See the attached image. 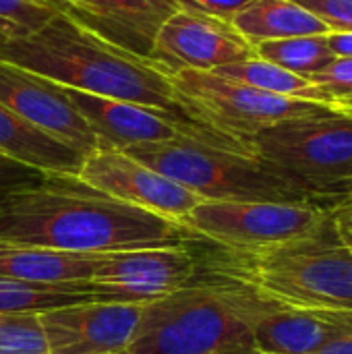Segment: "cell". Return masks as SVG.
<instances>
[{
  "instance_id": "1",
  "label": "cell",
  "mask_w": 352,
  "mask_h": 354,
  "mask_svg": "<svg viewBox=\"0 0 352 354\" xmlns=\"http://www.w3.org/2000/svg\"><path fill=\"white\" fill-rule=\"evenodd\" d=\"M0 60L79 91L160 110L195 141L257 158L251 145L214 127L203 110L176 89L166 68L98 37L60 12L39 29L0 44Z\"/></svg>"
},
{
  "instance_id": "2",
  "label": "cell",
  "mask_w": 352,
  "mask_h": 354,
  "mask_svg": "<svg viewBox=\"0 0 352 354\" xmlns=\"http://www.w3.org/2000/svg\"><path fill=\"white\" fill-rule=\"evenodd\" d=\"M191 234L71 174L0 195V239L73 255L180 247Z\"/></svg>"
},
{
  "instance_id": "3",
  "label": "cell",
  "mask_w": 352,
  "mask_h": 354,
  "mask_svg": "<svg viewBox=\"0 0 352 354\" xmlns=\"http://www.w3.org/2000/svg\"><path fill=\"white\" fill-rule=\"evenodd\" d=\"M205 276L234 282L261 301L295 311L352 315V251L330 222L311 239L251 251H212Z\"/></svg>"
},
{
  "instance_id": "4",
  "label": "cell",
  "mask_w": 352,
  "mask_h": 354,
  "mask_svg": "<svg viewBox=\"0 0 352 354\" xmlns=\"http://www.w3.org/2000/svg\"><path fill=\"white\" fill-rule=\"evenodd\" d=\"M266 301L207 276L141 305L127 354H216L253 348L251 322Z\"/></svg>"
},
{
  "instance_id": "5",
  "label": "cell",
  "mask_w": 352,
  "mask_h": 354,
  "mask_svg": "<svg viewBox=\"0 0 352 354\" xmlns=\"http://www.w3.org/2000/svg\"><path fill=\"white\" fill-rule=\"evenodd\" d=\"M124 153L189 189L201 201L315 203L259 158L212 147L185 135L172 141L135 145Z\"/></svg>"
},
{
  "instance_id": "6",
  "label": "cell",
  "mask_w": 352,
  "mask_h": 354,
  "mask_svg": "<svg viewBox=\"0 0 352 354\" xmlns=\"http://www.w3.org/2000/svg\"><path fill=\"white\" fill-rule=\"evenodd\" d=\"M255 156L330 212L352 195V116L328 112L276 122L253 137Z\"/></svg>"
},
{
  "instance_id": "7",
  "label": "cell",
  "mask_w": 352,
  "mask_h": 354,
  "mask_svg": "<svg viewBox=\"0 0 352 354\" xmlns=\"http://www.w3.org/2000/svg\"><path fill=\"white\" fill-rule=\"evenodd\" d=\"M332 212L317 203L284 201H201L183 228L220 249L251 251L315 236Z\"/></svg>"
},
{
  "instance_id": "8",
  "label": "cell",
  "mask_w": 352,
  "mask_h": 354,
  "mask_svg": "<svg viewBox=\"0 0 352 354\" xmlns=\"http://www.w3.org/2000/svg\"><path fill=\"white\" fill-rule=\"evenodd\" d=\"M172 81L183 95L203 110L214 127L251 147L253 137L266 127L334 112L328 104L276 95L205 71H178L172 75Z\"/></svg>"
},
{
  "instance_id": "9",
  "label": "cell",
  "mask_w": 352,
  "mask_h": 354,
  "mask_svg": "<svg viewBox=\"0 0 352 354\" xmlns=\"http://www.w3.org/2000/svg\"><path fill=\"white\" fill-rule=\"evenodd\" d=\"M199 274V261L180 247L100 253L87 280L100 303L145 305L168 297Z\"/></svg>"
},
{
  "instance_id": "10",
  "label": "cell",
  "mask_w": 352,
  "mask_h": 354,
  "mask_svg": "<svg viewBox=\"0 0 352 354\" xmlns=\"http://www.w3.org/2000/svg\"><path fill=\"white\" fill-rule=\"evenodd\" d=\"M79 178L114 199L156 214L178 226L201 203V199L178 183L151 170L118 149H98L81 166Z\"/></svg>"
},
{
  "instance_id": "11",
  "label": "cell",
  "mask_w": 352,
  "mask_h": 354,
  "mask_svg": "<svg viewBox=\"0 0 352 354\" xmlns=\"http://www.w3.org/2000/svg\"><path fill=\"white\" fill-rule=\"evenodd\" d=\"M255 56V48L230 23L178 10L160 27L149 58L174 75L178 71L214 73Z\"/></svg>"
},
{
  "instance_id": "12",
  "label": "cell",
  "mask_w": 352,
  "mask_h": 354,
  "mask_svg": "<svg viewBox=\"0 0 352 354\" xmlns=\"http://www.w3.org/2000/svg\"><path fill=\"white\" fill-rule=\"evenodd\" d=\"M0 104L85 158L100 149L98 135L58 83L6 60H0Z\"/></svg>"
},
{
  "instance_id": "13",
  "label": "cell",
  "mask_w": 352,
  "mask_h": 354,
  "mask_svg": "<svg viewBox=\"0 0 352 354\" xmlns=\"http://www.w3.org/2000/svg\"><path fill=\"white\" fill-rule=\"evenodd\" d=\"M37 315L50 354H118L133 340L141 305L89 301Z\"/></svg>"
},
{
  "instance_id": "14",
  "label": "cell",
  "mask_w": 352,
  "mask_h": 354,
  "mask_svg": "<svg viewBox=\"0 0 352 354\" xmlns=\"http://www.w3.org/2000/svg\"><path fill=\"white\" fill-rule=\"evenodd\" d=\"M54 6L83 29L143 58L151 56L160 27L180 10L176 0H83L81 6L60 0Z\"/></svg>"
},
{
  "instance_id": "15",
  "label": "cell",
  "mask_w": 352,
  "mask_h": 354,
  "mask_svg": "<svg viewBox=\"0 0 352 354\" xmlns=\"http://www.w3.org/2000/svg\"><path fill=\"white\" fill-rule=\"evenodd\" d=\"M60 89L98 135L100 149L124 151L143 143L172 141L183 135L191 137L174 118L160 110L93 95L66 85H60Z\"/></svg>"
},
{
  "instance_id": "16",
  "label": "cell",
  "mask_w": 352,
  "mask_h": 354,
  "mask_svg": "<svg viewBox=\"0 0 352 354\" xmlns=\"http://www.w3.org/2000/svg\"><path fill=\"white\" fill-rule=\"evenodd\" d=\"M253 348L261 354H315L352 336V315H322L263 303L251 322Z\"/></svg>"
},
{
  "instance_id": "17",
  "label": "cell",
  "mask_w": 352,
  "mask_h": 354,
  "mask_svg": "<svg viewBox=\"0 0 352 354\" xmlns=\"http://www.w3.org/2000/svg\"><path fill=\"white\" fill-rule=\"evenodd\" d=\"M0 153L44 174L79 176L85 156L0 104Z\"/></svg>"
},
{
  "instance_id": "18",
  "label": "cell",
  "mask_w": 352,
  "mask_h": 354,
  "mask_svg": "<svg viewBox=\"0 0 352 354\" xmlns=\"http://www.w3.org/2000/svg\"><path fill=\"white\" fill-rule=\"evenodd\" d=\"M98 255H73L15 245L0 239V280L35 284L87 282Z\"/></svg>"
},
{
  "instance_id": "19",
  "label": "cell",
  "mask_w": 352,
  "mask_h": 354,
  "mask_svg": "<svg viewBox=\"0 0 352 354\" xmlns=\"http://www.w3.org/2000/svg\"><path fill=\"white\" fill-rule=\"evenodd\" d=\"M232 27L255 48L261 41L328 35V27L293 0H253L234 19Z\"/></svg>"
},
{
  "instance_id": "20",
  "label": "cell",
  "mask_w": 352,
  "mask_h": 354,
  "mask_svg": "<svg viewBox=\"0 0 352 354\" xmlns=\"http://www.w3.org/2000/svg\"><path fill=\"white\" fill-rule=\"evenodd\" d=\"M214 73L224 77V79L239 81V83L276 93V95L315 102V104H328L334 108V100L324 89H319L317 85H313L305 77H299V75H295V73H290L278 64H272L259 56L243 60V62L220 66Z\"/></svg>"
},
{
  "instance_id": "21",
  "label": "cell",
  "mask_w": 352,
  "mask_h": 354,
  "mask_svg": "<svg viewBox=\"0 0 352 354\" xmlns=\"http://www.w3.org/2000/svg\"><path fill=\"white\" fill-rule=\"evenodd\" d=\"M98 301L87 282L79 284H35L0 280V313L46 311L64 305Z\"/></svg>"
},
{
  "instance_id": "22",
  "label": "cell",
  "mask_w": 352,
  "mask_h": 354,
  "mask_svg": "<svg viewBox=\"0 0 352 354\" xmlns=\"http://www.w3.org/2000/svg\"><path fill=\"white\" fill-rule=\"evenodd\" d=\"M259 58L278 64L299 77H313L336 60L330 50L328 35H305L288 39H272L255 46Z\"/></svg>"
},
{
  "instance_id": "23",
  "label": "cell",
  "mask_w": 352,
  "mask_h": 354,
  "mask_svg": "<svg viewBox=\"0 0 352 354\" xmlns=\"http://www.w3.org/2000/svg\"><path fill=\"white\" fill-rule=\"evenodd\" d=\"M0 354H50L37 313H0Z\"/></svg>"
},
{
  "instance_id": "24",
  "label": "cell",
  "mask_w": 352,
  "mask_h": 354,
  "mask_svg": "<svg viewBox=\"0 0 352 354\" xmlns=\"http://www.w3.org/2000/svg\"><path fill=\"white\" fill-rule=\"evenodd\" d=\"M54 15H58L44 0H0V19L19 25L25 33L39 29Z\"/></svg>"
},
{
  "instance_id": "25",
  "label": "cell",
  "mask_w": 352,
  "mask_h": 354,
  "mask_svg": "<svg viewBox=\"0 0 352 354\" xmlns=\"http://www.w3.org/2000/svg\"><path fill=\"white\" fill-rule=\"evenodd\" d=\"M315 19H319L330 33H352V0H293Z\"/></svg>"
},
{
  "instance_id": "26",
  "label": "cell",
  "mask_w": 352,
  "mask_h": 354,
  "mask_svg": "<svg viewBox=\"0 0 352 354\" xmlns=\"http://www.w3.org/2000/svg\"><path fill=\"white\" fill-rule=\"evenodd\" d=\"M313 85L324 89L334 102L352 93V56L351 58H336L324 71L309 77Z\"/></svg>"
},
{
  "instance_id": "27",
  "label": "cell",
  "mask_w": 352,
  "mask_h": 354,
  "mask_svg": "<svg viewBox=\"0 0 352 354\" xmlns=\"http://www.w3.org/2000/svg\"><path fill=\"white\" fill-rule=\"evenodd\" d=\"M46 174L0 153V195L37 185Z\"/></svg>"
},
{
  "instance_id": "28",
  "label": "cell",
  "mask_w": 352,
  "mask_h": 354,
  "mask_svg": "<svg viewBox=\"0 0 352 354\" xmlns=\"http://www.w3.org/2000/svg\"><path fill=\"white\" fill-rule=\"evenodd\" d=\"M180 10L191 15H205L232 25V19L253 0H176Z\"/></svg>"
},
{
  "instance_id": "29",
  "label": "cell",
  "mask_w": 352,
  "mask_h": 354,
  "mask_svg": "<svg viewBox=\"0 0 352 354\" xmlns=\"http://www.w3.org/2000/svg\"><path fill=\"white\" fill-rule=\"evenodd\" d=\"M332 222L338 239L352 251V205H342L332 209Z\"/></svg>"
},
{
  "instance_id": "30",
  "label": "cell",
  "mask_w": 352,
  "mask_h": 354,
  "mask_svg": "<svg viewBox=\"0 0 352 354\" xmlns=\"http://www.w3.org/2000/svg\"><path fill=\"white\" fill-rule=\"evenodd\" d=\"M328 44L336 58L352 56V33H328Z\"/></svg>"
},
{
  "instance_id": "31",
  "label": "cell",
  "mask_w": 352,
  "mask_h": 354,
  "mask_svg": "<svg viewBox=\"0 0 352 354\" xmlns=\"http://www.w3.org/2000/svg\"><path fill=\"white\" fill-rule=\"evenodd\" d=\"M315 354H352V336L338 338V340L326 344L324 348H319Z\"/></svg>"
},
{
  "instance_id": "32",
  "label": "cell",
  "mask_w": 352,
  "mask_h": 354,
  "mask_svg": "<svg viewBox=\"0 0 352 354\" xmlns=\"http://www.w3.org/2000/svg\"><path fill=\"white\" fill-rule=\"evenodd\" d=\"M17 35H25V31L19 25H15V23L0 19V44H4L10 37H17Z\"/></svg>"
},
{
  "instance_id": "33",
  "label": "cell",
  "mask_w": 352,
  "mask_h": 354,
  "mask_svg": "<svg viewBox=\"0 0 352 354\" xmlns=\"http://www.w3.org/2000/svg\"><path fill=\"white\" fill-rule=\"evenodd\" d=\"M334 110H336V112H342V114H349V116H352V93L351 95H346V97H340V100H336V102H334Z\"/></svg>"
},
{
  "instance_id": "34",
  "label": "cell",
  "mask_w": 352,
  "mask_h": 354,
  "mask_svg": "<svg viewBox=\"0 0 352 354\" xmlns=\"http://www.w3.org/2000/svg\"><path fill=\"white\" fill-rule=\"evenodd\" d=\"M216 354H261L255 348H243V351H228V353H216Z\"/></svg>"
},
{
  "instance_id": "35",
  "label": "cell",
  "mask_w": 352,
  "mask_h": 354,
  "mask_svg": "<svg viewBox=\"0 0 352 354\" xmlns=\"http://www.w3.org/2000/svg\"><path fill=\"white\" fill-rule=\"evenodd\" d=\"M342 205H352V195H351V197H349V199H344L342 203H338L336 207H342Z\"/></svg>"
},
{
  "instance_id": "36",
  "label": "cell",
  "mask_w": 352,
  "mask_h": 354,
  "mask_svg": "<svg viewBox=\"0 0 352 354\" xmlns=\"http://www.w3.org/2000/svg\"><path fill=\"white\" fill-rule=\"evenodd\" d=\"M44 2H46V0H44ZM66 2L73 4V6H81V4H83V0H66Z\"/></svg>"
},
{
  "instance_id": "37",
  "label": "cell",
  "mask_w": 352,
  "mask_h": 354,
  "mask_svg": "<svg viewBox=\"0 0 352 354\" xmlns=\"http://www.w3.org/2000/svg\"><path fill=\"white\" fill-rule=\"evenodd\" d=\"M118 354H127V353H118Z\"/></svg>"
}]
</instances>
